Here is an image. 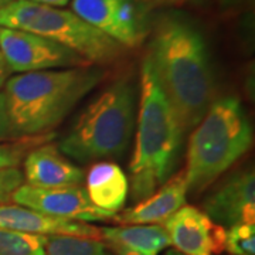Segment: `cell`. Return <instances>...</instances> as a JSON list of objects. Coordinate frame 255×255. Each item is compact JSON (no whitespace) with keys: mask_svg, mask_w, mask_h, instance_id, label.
I'll return each instance as SVG.
<instances>
[{"mask_svg":"<svg viewBox=\"0 0 255 255\" xmlns=\"http://www.w3.org/2000/svg\"><path fill=\"white\" fill-rule=\"evenodd\" d=\"M164 255H184V254L179 253L177 250H169V251H166V254Z\"/></svg>","mask_w":255,"mask_h":255,"instance_id":"26","label":"cell"},{"mask_svg":"<svg viewBox=\"0 0 255 255\" xmlns=\"http://www.w3.org/2000/svg\"><path fill=\"white\" fill-rule=\"evenodd\" d=\"M10 1H13V0H0V7H3V6L9 4Z\"/></svg>","mask_w":255,"mask_h":255,"instance_id":"27","label":"cell"},{"mask_svg":"<svg viewBox=\"0 0 255 255\" xmlns=\"http://www.w3.org/2000/svg\"><path fill=\"white\" fill-rule=\"evenodd\" d=\"M0 27L23 30L70 48L90 64H107L122 53V46L90 26L74 11L13 0L0 7Z\"/></svg>","mask_w":255,"mask_h":255,"instance_id":"6","label":"cell"},{"mask_svg":"<svg viewBox=\"0 0 255 255\" xmlns=\"http://www.w3.org/2000/svg\"><path fill=\"white\" fill-rule=\"evenodd\" d=\"M187 183L184 172L169 177L157 190L140 200L118 217L122 224H163L187 200Z\"/></svg>","mask_w":255,"mask_h":255,"instance_id":"14","label":"cell"},{"mask_svg":"<svg viewBox=\"0 0 255 255\" xmlns=\"http://www.w3.org/2000/svg\"><path fill=\"white\" fill-rule=\"evenodd\" d=\"M135 124L133 94L128 82L112 84L75 121L58 145L63 155L82 163L124 153Z\"/></svg>","mask_w":255,"mask_h":255,"instance_id":"5","label":"cell"},{"mask_svg":"<svg viewBox=\"0 0 255 255\" xmlns=\"http://www.w3.org/2000/svg\"><path fill=\"white\" fill-rule=\"evenodd\" d=\"M10 68L7 63H6V60H4V57H3V53H1V50H0V88L4 85V82L9 80V75H10Z\"/></svg>","mask_w":255,"mask_h":255,"instance_id":"24","label":"cell"},{"mask_svg":"<svg viewBox=\"0 0 255 255\" xmlns=\"http://www.w3.org/2000/svg\"><path fill=\"white\" fill-rule=\"evenodd\" d=\"M23 177L27 184L41 189L81 186L82 170L65 159L58 147L40 145L30 150L24 157Z\"/></svg>","mask_w":255,"mask_h":255,"instance_id":"12","label":"cell"},{"mask_svg":"<svg viewBox=\"0 0 255 255\" xmlns=\"http://www.w3.org/2000/svg\"><path fill=\"white\" fill-rule=\"evenodd\" d=\"M44 255H115L101 238L55 234L47 236Z\"/></svg>","mask_w":255,"mask_h":255,"instance_id":"17","label":"cell"},{"mask_svg":"<svg viewBox=\"0 0 255 255\" xmlns=\"http://www.w3.org/2000/svg\"><path fill=\"white\" fill-rule=\"evenodd\" d=\"M162 226L174 250L184 255H214L224 250L226 228L197 207L184 204Z\"/></svg>","mask_w":255,"mask_h":255,"instance_id":"10","label":"cell"},{"mask_svg":"<svg viewBox=\"0 0 255 255\" xmlns=\"http://www.w3.org/2000/svg\"><path fill=\"white\" fill-rule=\"evenodd\" d=\"M182 125L146 55L140 71L135 153L130 162L132 196L143 200L173 172L183 140Z\"/></svg>","mask_w":255,"mask_h":255,"instance_id":"3","label":"cell"},{"mask_svg":"<svg viewBox=\"0 0 255 255\" xmlns=\"http://www.w3.org/2000/svg\"><path fill=\"white\" fill-rule=\"evenodd\" d=\"M14 139H17V137L14 136V133H13L9 115H7V111H6L4 98H3V94L0 92V140H14Z\"/></svg>","mask_w":255,"mask_h":255,"instance_id":"22","label":"cell"},{"mask_svg":"<svg viewBox=\"0 0 255 255\" xmlns=\"http://www.w3.org/2000/svg\"><path fill=\"white\" fill-rule=\"evenodd\" d=\"M85 191L95 207L117 214L127 201L129 180L119 164L98 162L88 172Z\"/></svg>","mask_w":255,"mask_h":255,"instance_id":"16","label":"cell"},{"mask_svg":"<svg viewBox=\"0 0 255 255\" xmlns=\"http://www.w3.org/2000/svg\"><path fill=\"white\" fill-rule=\"evenodd\" d=\"M24 182L23 172L18 167L0 170V204L11 201V194Z\"/></svg>","mask_w":255,"mask_h":255,"instance_id":"21","label":"cell"},{"mask_svg":"<svg viewBox=\"0 0 255 255\" xmlns=\"http://www.w3.org/2000/svg\"><path fill=\"white\" fill-rule=\"evenodd\" d=\"M0 50L11 73L24 74L91 65L67 47L14 28L0 27Z\"/></svg>","mask_w":255,"mask_h":255,"instance_id":"7","label":"cell"},{"mask_svg":"<svg viewBox=\"0 0 255 255\" xmlns=\"http://www.w3.org/2000/svg\"><path fill=\"white\" fill-rule=\"evenodd\" d=\"M73 11L121 46L135 47L145 37L140 11L133 0H73Z\"/></svg>","mask_w":255,"mask_h":255,"instance_id":"9","label":"cell"},{"mask_svg":"<svg viewBox=\"0 0 255 255\" xmlns=\"http://www.w3.org/2000/svg\"><path fill=\"white\" fill-rule=\"evenodd\" d=\"M47 137H20L17 142H4L0 140V170L17 167L21 163L23 157L27 155L30 150L34 149V146L44 145Z\"/></svg>","mask_w":255,"mask_h":255,"instance_id":"20","label":"cell"},{"mask_svg":"<svg viewBox=\"0 0 255 255\" xmlns=\"http://www.w3.org/2000/svg\"><path fill=\"white\" fill-rule=\"evenodd\" d=\"M253 145V128L236 97L213 101L193 128L184 177L189 191L204 190Z\"/></svg>","mask_w":255,"mask_h":255,"instance_id":"4","label":"cell"},{"mask_svg":"<svg viewBox=\"0 0 255 255\" xmlns=\"http://www.w3.org/2000/svg\"><path fill=\"white\" fill-rule=\"evenodd\" d=\"M11 201L53 219L81 223L117 219L115 213L95 207L81 186L41 189L23 183L11 194Z\"/></svg>","mask_w":255,"mask_h":255,"instance_id":"8","label":"cell"},{"mask_svg":"<svg viewBox=\"0 0 255 255\" xmlns=\"http://www.w3.org/2000/svg\"><path fill=\"white\" fill-rule=\"evenodd\" d=\"M204 213L221 227L255 223L254 170L234 174L203 203Z\"/></svg>","mask_w":255,"mask_h":255,"instance_id":"11","label":"cell"},{"mask_svg":"<svg viewBox=\"0 0 255 255\" xmlns=\"http://www.w3.org/2000/svg\"><path fill=\"white\" fill-rule=\"evenodd\" d=\"M0 228L38 236L68 234L101 238L100 228L90 226L88 223L53 219L17 204H0Z\"/></svg>","mask_w":255,"mask_h":255,"instance_id":"13","label":"cell"},{"mask_svg":"<svg viewBox=\"0 0 255 255\" xmlns=\"http://www.w3.org/2000/svg\"><path fill=\"white\" fill-rule=\"evenodd\" d=\"M100 230L101 238L115 255H159L172 246L162 224H124Z\"/></svg>","mask_w":255,"mask_h":255,"instance_id":"15","label":"cell"},{"mask_svg":"<svg viewBox=\"0 0 255 255\" xmlns=\"http://www.w3.org/2000/svg\"><path fill=\"white\" fill-rule=\"evenodd\" d=\"M30 1H34V3H40V4H47V6H54V7H58V6H65V4H68L71 0H30Z\"/></svg>","mask_w":255,"mask_h":255,"instance_id":"25","label":"cell"},{"mask_svg":"<svg viewBox=\"0 0 255 255\" xmlns=\"http://www.w3.org/2000/svg\"><path fill=\"white\" fill-rule=\"evenodd\" d=\"M101 78V71L87 67L34 71L9 78L1 94L14 136H43L58 127Z\"/></svg>","mask_w":255,"mask_h":255,"instance_id":"2","label":"cell"},{"mask_svg":"<svg viewBox=\"0 0 255 255\" xmlns=\"http://www.w3.org/2000/svg\"><path fill=\"white\" fill-rule=\"evenodd\" d=\"M250 1L251 0H220V4H221V9L226 11H231V10L237 11V10L248 6Z\"/></svg>","mask_w":255,"mask_h":255,"instance_id":"23","label":"cell"},{"mask_svg":"<svg viewBox=\"0 0 255 255\" xmlns=\"http://www.w3.org/2000/svg\"><path fill=\"white\" fill-rule=\"evenodd\" d=\"M146 55L183 130L193 129L214 98V77L200 31L182 18H164Z\"/></svg>","mask_w":255,"mask_h":255,"instance_id":"1","label":"cell"},{"mask_svg":"<svg viewBox=\"0 0 255 255\" xmlns=\"http://www.w3.org/2000/svg\"><path fill=\"white\" fill-rule=\"evenodd\" d=\"M47 236L0 228V255H44Z\"/></svg>","mask_w":255,"mask_h":255,"instance_id":"18","label":"cell"},{"mask_svg":"<svg viewBox=\"0 0 255 255\" xmlns=\"http://www.w3.org/2000/svg\"><path fill=\"white\" fill-rule=\"evenodd\" d=\"M224 250L231 255H255V223L236 224L226 230Z\"/></svg>","mask_w":255,"mask_h":255,"instance_id":"19","label":"cell"}]
</instances>
